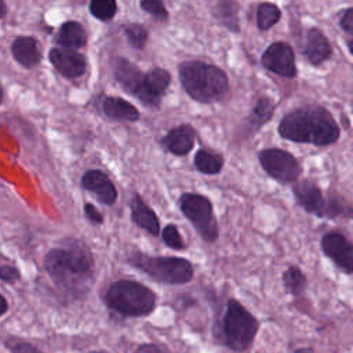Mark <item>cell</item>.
Masks as SVG:
<instances>
[{
  "label": "cell",
  "mask_w": 353,
  "mask_h": 353,
  "mask_svg": "<svg viewBox=\"0 0 353 353\" xmlns=\"http://www.w3.org/2000/svg\"><path fill=\"white\" fill-rule=\"evenodd\" d=\"M292 353H314V349L310 346H302V347L294 349Z\"/></svg>",
  "instance_id": "38"
},
{
  "label": "cell",
  "mask_w": 353,
  "mask_h": 353,
  "mask_svg": "<svg viewBox=\"0 0 353 353\" xmlns=\"http://www.w3.org/2000/svg\"><path fill=\"white\" fill-rule=\"evenodd\" d=\"M259 325L256 316L239 299L230 296L212 325V338L234 353H245L252 347Z\"/></svg>",
  "instance_id": "3"
},
{
  "label": "cell",
  "mask_w": 353,
  "mask_h": 353,
  "mask_svg": "<svg viewBox=\"0 0 353 353\" xmlns=\"http://www.w3.org/2000/svg\"><path fill=\"white\" fill-rule=\"evenodd\" d=\"M274 101L269 97H261L255 105L252 106L248 117H247V124L251 128H261L263 124H266L268 121L272 120L273 114H274Z\"/></svg>",
  "instance_id": "22"
},
{
  "label": "cell",
  "mask_w": 353,
  "mask_h": 353,
  "mask_svg": "<svg viewBox=\"0 0 353 353\" xmlns=\"http://www.w3.org/2000/svg\"><path fill=\"white\" fill-rule=\"evenodd\" d=\"M302 54L313 66H320L332 57V46L327 36L317 28H310L306 30Z\"/></svg>",
  "instance_id": "15"
},
{
  "label": "cell",
  "mask_w": 353,
  "mask_h": 353,
  "mask_svg": "<svg viewBox=\"0 0 353 353\" xmlns=\"http://www.w3.org/2000/svg\"><path fill=\"white\" fill-rule=\"evenodd\" d=\"M281 18V10L272 1H263L256 8V25L259 30H269Z\"/></svg>",
  "instance_id": "27"
},
{
  "label": "cell",
  "mask_w": 353,
  "mask_h": 353,
  "mask_svg": "<svg viewBox=\"0 0 353 353\" xmlns=\"http://www.w3.org/2000/svg\"><path fill=\"white\" fill-rule=\"evenodd\" d=\"M194 167L199 172L205 175H216L223 168V157L208 149H199L194 154Z\"/></svg>",
  "instance_id": "25"
},
{
  "label": "cell",
  "mask_w": 353,
  "mask_h": 353,
  "mask_svg": "<svg viewBox=\"0 0 353 353\" xmlns=\"http://www.w3.org/2000/svg\"><path fill=\"white\" fill-rule=\"evenodd\" d=\"M196 141V130L190 124H179L165 132L161 145L175 156L188 154Z\"/></svg>",
  "instance_id": "17"
},
{
  "label": "cell",
  "mask_w": 353,
  "mask_h": 353,
  "mask_svg": "<svg viewBox=\"0 0 353 353\" xmlns=\"http://www.w3.org/2000/svg\"><path fill=\"white\" fill-rule=\"evenodd\" d=\"M11 54L14 59L26 69L37 66L41 61L39 41L33 36H17L11 43Z\"/></svg>",
  "instance_id": "18"
},
{
  "label": "cell",
  "mask_w": 353,
  "mask_h": 353,
  "mask_svg": "<svg viewBox=\"0 0 353 353\" xmlns=\"http://www.w3.org/2000/svg\"><path fill=\"white\" fill-rule=\"evenodd\" d=\"M21 277V270L15 265H0V280L3 284H15Z\"/></svg>",
  "instance_id": "33"
},
{
  "label": "cell",
  "mask_w": 353,
  "mask_h": 353,
  "mask_svg": "<svg viewBox=\"0 0 353 353\" xmlns=\"http://www.w3.org/2000/svg\"><path fill=\"white\" fill-rule=\"evenodd\" d=\"M102 301L109 312L120 317H148L157 307V294L146 284L131 279L112 281Z\"/></svg>",
  "instance_id": "5"
},
{
  "label": "cell",
  "mask_w": 353,
  "mask_h": 353,
  "mask_svg": "<svg viewBox=\"0 0 353 353\" xmlns=\"http://www.w3.org/2000/svg\"><path fill=\"white\" fill-rule=\"evenodd\" d=\"M160 237L163 244L172 251H183L186 248V243L175 223H167L161 229Z\"/></svg>",
  "instance_id": "29"
},
{
  "label": "cell",
  "mask_w": 353,
  "mask_h": 353,
  "mask_svg": "<svg viewBox=\"0 0 353 353\" xmlns=\"http://www.w3.org/2000/svg\"><path fill=\"white\" fill-rule=\"evenodd\" d=\"M135 353H174L168 346L157 342H143L135 349Z\"/></svg>",
  "instance_id": "35"
},
{
  "label": "cell",
  "mask_w": 353,
  "mask_h": 353,
  "mask_svg": "<svg viewBox=\"0 0 353 353\" xmlns=\"http://www.w3.org/2000/svg\"><path fill=\"white\" fill-rule=\"evenodd\" d=\"M43 268L59 294L70 302L84 301L95 283V259L80 239L65 237L43 256Z\"/></svg>",
  "instance_id": "1"
},
{
  "label": "cell",
  "mask_w": 353,
  "mask_h": 353,
  "mask_svg": "<svg viewBox=\"0 0 353 353\" xmlns=\"http://www.w3.org/2000/svg\"><path fill=\"white\" fill-rule=\"evenodd\" d=\"M323 254L343 273L353 274V243L341 232L331 230L320 240Z\"/></svg>",
  "instance_id": "9"
},
{
  "label": "cell",
  "mask_w": 353,
  "mask_h": 353,
  "mask_svg": "<svg viewBox=\"0 0 353 353\" xmlns=\"http://www.w3.org/2000/svg\"><path fill=\"white\" fill-rule=\"evenodd\" d=\"M324 218L328 219H353V205L341 194L332 193L325 197Z\"/></svg>",
  "instance_id": "26"
},
{
  "label": "cell",
  "mask_w": 353,
  "mask_h": 353,
  "mask_svg": "<svg viewBox=\"0 0 353 353\" xmlns=\"http://www.w3.org/2000/svg\"><path fill=\"white\" fill-rule=\"evenodd\" d=\"M102 110L108 119L116 121H137L139 119V110L120 97H105Z\"/></svg>",
  "instance_id": "20"
},
{
  "label": "cell",
  "mask_w": 353,
  "mask_h": 353,
  "mask_svg": "<svg viewBox=\"0 0 353 353\" xmlns=\"http://www.w3.org/2000/svg\"><path fill=\"white\" fill-rule=\"evenodd\" d=\"M51 65L66 79H76L85 73L87 59L77 50L54 47L48 52Z\"/></svg>",
  "instance_id": "13"
},
{
  "label": "cell",
  "mask_w": 353,
  "mask_h": 353,
  "mask_svg": "<svg viewBox=\"0 0 353 353\" xmlns=\"http://www.w3.org/2000/svg\"><path fill=\"white\" fill-rule=\"evenodd\" d=\"M124 262L146 274L150 280L165 285H183L194 277L193 263L183 256L149 255L134 250L127 254Z\"/></svg>",
  "instance_id": "6"
},
{
  "label": "cell",
  "mask_w": 353,
  "mask_h": 353,
  "mask_svg": "<svg viewBox=\"0 0 353 353\" xmlns=\"http://www.w3.org/2000/svg\"><path fill=\"white\" fill-rule=\"evenodd\" d=\"M261 62L263 68L281 77L294 79L296 76L295 52L285 41L272 43L262 54Z\"/></svg>",
  "instance_id": "10"
},
{
  "label": "cell",
  "mask_w": 353,
  "mask_h": 353,
  "mask_svg": "<svg viewBox=\"0 0 353 353\" xmlns=\"http://www.w3.org/2000/svg\"><path fill=\"white\" fill-rule=\"evenodd\" d=\"M87 353H108V352H105V350H90Z\"/></svg>",
  "instance_id": "41"
},
{
  "label": "cell",
  "mask_w": 353,
  "mask_h": 353,
  "mask_svg": "<svg viewBox=\"0 0 353 353\" xmlns=\"http://www.w3.org/2000/svg\"><path fill=\"white\" fill-rule=\"evenodd\" d=\"M292 193L296 204L307 214L324 218L325 197L320 186L309 179L296 181L292 185Z\"/></svg>",
  "instance_id": "12"
},
{
  "label": "cell",
  "mask_w": 353,
  "mask_h": 353,
  "mask_svg": "<svg viewBox=\"0 0 353 353\" xmlns=\"http://www.w3.org/2000/svg\"><path fill=\"white\" fill-rule=\"evenodd\" d=\"M181 85L200 103H214L229 94V79L223 69L203 61H185L178 66Z\"/></svg>",
  "instance_id": "4"
},
{
  "label": "cell",
  "mask_w": 353,
  "mask_h": 353,
  "mask_svg": "<svg viewBox=\"0 0 353 353\" xmlns=\"http://www.w3.org/2000/svg\"><path fill=\"white\" fill-rule=\"evenodd\" d=\"M339 26L343 32L353 36V7L343 11L342 17L339 18Z\"/></svg>",
  "instance_id": "36"
},
{
  "label": "cell",
  "mask_w": 353,
  "mask_h": 353,
  "mask_svg": "<svg viewBox=\"0 0 353 353\" xmlns=\"http://www.w3.org/2000/svg\"><path fill=\"white\" fill-rule=\"evenodd\" d=\"M259 164L263 171L280 183H295L302 174V165L298 159L280 148L262 149L258 153Z\"/></svg>",
  "instance_id": "8"
},
{
  "label": "cell",
  "mask_w": 353,
  "mask_h": 353,
  "mask_svg": "<svg viewBox=\"0 0 353 353\" xmlns=\"http://www.w3.org/2000/svg\"><path fill=\"white\" fill-rule=\"evenodd\" d=\"M55 40L63 48L79 50L87 44V32L80 22L66 21L61 25Z\"/></svg>",
  "instance_id": "21"
},
{
  "label": "cell",
  "mask_w": 353,
  "mask_h": 353,
  "mask_svg": "<svg viewBox=\"0 0 353 353\" xmlns=\"http://www.w3.org/2000/svg\"><path fill=\"white\" fill-rule=\"evenodd\" d=\"M215 17L228 30L234 33L240 32L239 4L234 0H218L215 6Z\"/></svg>",
  "instance_id": "23"
},
{
  "label": "cell",
  "mask_w": 353,
  "mask_h": 353,
  "mask_svg": "<svg viewBox=\"0 0 353 353\" xmlns=\"http://www.w3.org/2000/svg\"><path fill=\"white\" fill-rule=\"evenodd\" d=\"M277 131L287 141L314 146L334 145L341 135L339 125L331 112L316 103L303 105L285 113Z\"/></svg>",
  "instance_id": "2"
},
{
  "label": "cell",
  "mask_w": 353,
  "mask_h": 353,
  "mask_svg": "<svg viewBox=\"0 0 353 353\" xmlns=\"http://www.w3.org/2000/svg\"><path fill=\"white\" fill-rule=\"evenodd\" d=\"M3 346L10 352V353H46L43 350H40L36 345H33L32 342L14 336V335H8L3 339Z\"/></svg>",
  "instance_id": "31"
},
{
  "label": "cell",
  "mask_w": 353,
  "mask_h": 353,
  "mask_svg": "<svg viewBox=\"0 0 353 353\" xmlns=\"http://www.w3.org/2000/svg\"><path fill=\"white\" fill-rule=\"evenodd\" d=\"M179 210L204 243L212 244L218 241L221 230L214 205L207 196L200 193H183L179 197Z\"/></svg>",
  "instance_id": "7"
},
{
  "label": "cell",
  "mask_w": 353,
  "mask_h": 353,
  "mask_svg": "<svg viewBox=\"0 0 353 353\" xmlns=\"http://www.w3.org/2000/svg\"><path fill=\"white\" fill-rule=\"evenodd\" d=\"M0 299H1V310H0V316L1 317H4L7 313H8V310H10V305H8V301H7V298H6V295H0Z\"/></svg>",
  "instance_id": "37"
},
{
  "label": "cell",
  "mask_w": 353,
  "mask_h": 353,
  "mask_svg": "<svg viewBox=\"0 0 353 353\" xmlns=\"http://www.w3.org/2000/svg\"><path fill=\"white\" fill-rule=\"evenodd\" d=\"M281 281L284 291L291 296H301L307 287V279L301 268L295 265L287 266V269L281 274Z\"/></svg>",
  "instance_id": "24"
},
{
  "label": "cell",
  "mask_w": 353,
  "mask_h": 353,
  "mask_svg": "<svg viewBox=\"0 0 353 353\" xmlns=\"http://www.w3.org/2000/svg\"><path fill=\"white\" fill-rule=\"evenodd\" d=\"M88 8L91 15L95 19L108 22V21H112L117 12V1L116 0H91Z\"/></svg>",
  "instance_id": "28"
},
{
  "label": "cell",
  "mask_w": 353,
  "mask_h": 353,
  "mask_svg": "<svg viewBox=\"0 0 353 353\" xmlns=\"http://www.w3.org/2000/svg\"><path fill=\"white\" fill-rule=\"evenodd\" d=\"M81 188L90 192L95 199L105 204L113 205L117 201L119 193L110 178L101 170H88L81 176Z\"/></svg>",
  "instance_id": "14"
},
{
  "label": "cell",
  "mask_w": 353,
  "mask_h": 353,
  "mask_svg": "<svg viewBox=\"0 0 353 353\" xmlns=\"http://www.w3.org/2000/svg\"><path fill=\"white\" fill-rule=\"evenodd\" d=\"M6 15H7V4H6L4 0H1V14H0V17L4 19Z\"/></svg>",
  "instance_id": "39"
},
{
  "label": "cell",
  "mask_w": 353,
  "mask_h": 353,
  "mask_svg": "<svg viewBox=\"0 0 353 353\" xmlns=\"http://www.w3.org/2000/svg\"><path fill=\"white\" fill-rule=\"evenodd\" d=\"M130 218L139 229L152 237L161 234V225L157 214L138 193H134L130 200Z\"/></svg>",
  "instance_id": "16"
},
{
  "label": "cell",
  "mask_w": 353,
  "mask_h": 353,
  "mask_svg": "<svg viewBox=\"0 0 353 353\" xmlns=\"http://www.w3.org/2000/svg\"><path fill=\"white\" fill-rule=\"evenodd\" d=\"M346 46H347V48H349L350 54L353 55V36H350V37L346 40Z\"/></svg>",
  "instance_id": "40"
},
{
  "label": "cell",
  "mask_w": 353,
  "mask_h": 353,
  "mask_svg": "<svg viewBox=\"0 0 353 353\" xmlns=\"http://www.w3.org/2000/svg\"><path fill=\"white\" fill-rule=\"evenodd\" d=\"M171 74L167 69L153 68L143 74L141 87L137 92V98L146 106H159L164 92L170 87Z\"/></svg>",
  "instance_id": "11"
},
{
  "label": "cell",
  "mask_w": 353,
  "mask_h": 353,
  "mask_svg": "<svg viewBox=\"0 0 353 353\" xmlns=\"http://www.w3.org/2000/svg\"><path fill=\"white\" fill-rule=\"evenodd\" d=\"M83 212L85 219L92 225H102L103 223V215L102 212L92 204V203H84Z\"/></svg>",
  "instance_id": "34"
},
{
  "label": "cell",
  "mask_w": 353,
  "mask_h": 353,
  "mask_svg": "<svg viewBox=\"0 0 353 353\" xmlns=\"http://www.w3.org/2000/svg\"><path fill=\"white\" fill-rule=\"evenodd\" d=\"M124 34L130 46H132L137 50H143L149 39L148 29L141 23H127L124 26Z\"/></svg>",
  "instance_id": "30"
},
{
  "label": "cell",
  "mask_w": 353,
  "mask_h": 353,
  "mask_svg": "<svg viewBox=\"0 0 353 353\" xmlns=\"http://www.w3.org/2000/svg\"><path fill=\"white\" fill-rule=\"evenodd\" d=\"M141 8L152 15L157 21H167L168 19V11L163 3V0H141Z\"/></svg>",
  "instance_id": "32"
},
{
  "label": "cell",
  "mask_w": 353,
  "mask_h": 353,
  "mask_svg": "<svg viewBox=\"0 0 353 353\" xmlns=\"http://www.w3.org/2000/svg\"><path fill=\"white\" fill-rule=\"evenodd\" d=\"M113 76L116 79V81L124 88V91L130 92L131 95H137L143 74L139 70V68L130 62L127 58H116L114 63H113Z\"/></svg>",
  "instance_id": "19"
}]
</instances>
